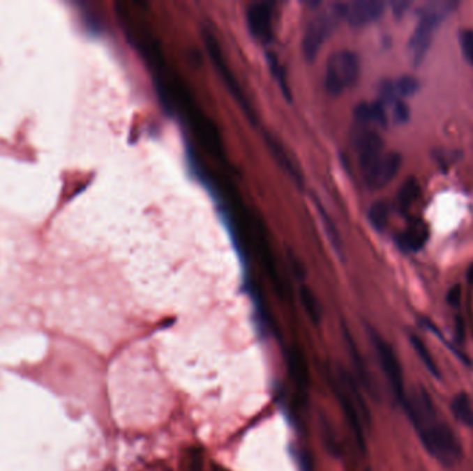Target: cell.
Wrapping results in <instances>:
<instances>
[{
  "label": "cell",
  "instance_id": "cell-1",
  "mask_svg": "<svg viewBox=\"0 0 473 471\" xmlns=\"http://www.w3.org/2000/svg\"><path fill=\"white\" fill-rule=\"evenodd\" d=\"M408 413L426 451L442 465L453 468L463 459L461 445L450 426L437 419L432 399L425 390L404 398L401 403Z\"/></svg>",
  "mask_w": 473,
  "mask_h": 471
},
{
  "label": "cell",
  "instance_id": "cell-2",
  "mask_svg": "<svg viewBox=\"0 0 473 471\" xmlns=\"http://www.w3.org/2000/svg\"><path fill=\"white\" fill-rule=\"evenodd\" d=\"M456 7L457 3L453 0H433L421 8L419 22L416 24V28L414 29V33L408 42L415 65L423 60L437 26L447 15L454 11Z\"/></svg>",
  "mask_w": 473,
  "mask_h": 471
},
{
  "label": "cell",
  "instance_id": "cell-3",
  "mask_svg": "<svg viewBox=\"0 0 473 471\" xmlns=\"http://www.w3.org/2000/svg\"><path fill=\"white\" fill-rule=\"evenodd\" d=\"M345 14L346 3H332L308 24L302 39V53L308 61H313L318 56L322 45L332 35L339 21L345 20Z\"/></svg>",
  "mask_w": 473,
  "mask_h": 471
},
{
  "label": "cell",
  "instance_id": "cell-4",
  "mask_svg": "<svg viewBox=\"0 0 473 471\" xmlns=\"http://www.w3.org/2000/svg\"><path fill=\"white\" fill-rule=\"evenodd\" d=\"M360 77L359 56L349 50H340L329 56L325 65L324 87L329 95L338 97L353 87Z\"/></svg>",
  "mask_w": 473,
  "mask_h": 471
},
{
  "label": "cell",
  "instance_id": "cell-5",
  "mask_svg": "<svg viewBox=\"0 0 473 471\" xmlns=\"http://www.w3.org/2000/svg\"><path fill=\"white\" fill-rule=\"evenodd\" d=\"M371 341L375 347V351L380 358V364L382 366V371L386 376V380L391 386V390L393 393L394 398L403 403L405 393H404V383H403V373L398 364V360L394 354L392 347L375 332H371Z\"/></svg>",
  "mask_w": 473,
  "mask_h": 471
},
{
  "label": "cell",
  "instance_id": "cell-6",
  "mask_svg": "<svg viewBox=\"0 0 473 471\" xmlns=\"http://www.w3.org/2000/svg\"><path fill=\"white\" fill-rule=\"evenodd\" d=\"M204 40H205L207 49H208V52H209V56H211V59H212V61H213V64H215L218 72L220 74V77L223 79V82L226 83L227 88H229L230 93L234 95V98L239 102V105L242 107V109L246 112V115H248L252 121H255V114H253L252 108L249 107L248 101L245 100L243 91L241 90V86L238 84L236 79L234 78V75H233V72H232L229 64L226 63V60H225V57H223V53H222V49H220V46H219L216 38H215L212 33H209V32H204Z\"/></svg>",
  "mask_w": 473,
  "mask_h": 471
},
{
  "label": "cell",
  "instance_id": "cell-7",
  "mask_svg": "<svg viewBox=\"0 0 473 471\" xmlns=\"http://www.w3.org/2000/svg\"><path fill=\"white\" fill-rule=\"evenodd\" d=\"M352 141L359 154L360 167L366 174L384 155V140L377 132L357 126L353 132Z\"/></svg>",
  "mask_w": 473,
  "mask_h": 471
},
{
  "label": "cell",
  "instance_id": "cell-8",
  "mask_svg": "<svg viewBox=\"0 0 473 471\" xmlns=\"http://www.w3.org/2000/svg\"><path fill=\"white\" fill-rule=\"evenodd\" d=\"M385 7L386 4L381 0H356L346 3L345 20L354 28H363L378 21L384 14Z\"/></svg>",
  "mask_w": 473,
  "mask_h": 471
},
{
  "label": "cell",
  "instance_id": "cell-9",
  "mask_svg": "<svg viewBox=\"0 0 473 471\" xmlns=\"http://www.w3.org/2000/svg\"><path fill=\"white\" fill-rule=\"evenodd\" d=\"M248 28L252 36L262 43H269L273 36V11L267 3H252L246 10Z\"/></svg>",
  "mask_w": 473,
  "mask_h": 471
},
{
  "label": "cell",
  "instance_id": "cell-10",
  "mask_svg": "<svg viewBox=\"0 0 473 471\" xmlns=\"http://www.w3.org/2000/svg\"><path fill=\"white\" fill-rule=\"evenodd\" d=\"M401 166V157L396 153L384 154L378 162L364 174V180L368 188L381 190L386 187L398 173Z\"/></svg>",
  "mask_w": 473,
  "mask_h": 471
},
{
  "label": "cell",
  "instance_id": "cell-11",
  "mask_svg": "<svg viewBox=\"0 0 473 471\" xmlns=\"http://www.w3.org/2000/svg\"><path fill=\"white\" fill-rule=\"evenodd\" d=\"M333 392L336 398L340 402V406L343 409V413L347 419V423L356 437V441L360 447L361 451H366V440H364V433H363V427H361V422L359 417V412L356 405L353 403V399L349 394L346 393V390L338 385H333Z\"/></svg>",
  "mask_w": 473,
  "mask_h": 471
},
{
  "label": "cell",
  "instance_id": "cell-12",
  "mask_svg": "<svg viewBox=\"0 0 473 471\" xmlns=\"http://www.w3.org/2000/svg\"><path fill=\"white\" fill-rule=\"evenodd\" d=\"M429 239V229L422 220H414L397 236L398 246L405 252H416L425 246Z\"/></svg>",
  "mask_w": 473,
  "mask_h": 471
},
{
  "label": "cell",
  "instance_id": "cell-13",
  "mask_svg": "<svg viewBox=\"0 0 473 471\" xmlns=\"http://www.w3.org/2000/svg\"><path fill=\"white\" fill-rule=\"evenodd\" d=\"M287 362H288V368L291 372V376L294 379V382L296 383V386L301 390H306L308 385H309V373H308V368H306V362L303 360V355L301 354V351H298L295 347L290 348L288 354H287Z\"/></svg>",
  "mask_w": 473,
  "mask_h": 471
},
{
  "label": "cell",
  "instance_id": "cell-14",
  "mask_svg": "<svg viewBox=\"0 0 473 471\" xmlns=\"http://www.w3.org/2000/svg\"><path fill=\"white\" fill-rule=\"evenodd\" d=\"M454 416L467 427H473V408L471 398L467 393L457 394L451 402Z\"/></svg>",
  "mask_w": 473,
  "mask_h": 471
},
{
  "label": "cell",
  "instance_id": "cell-15",
  "mask_svg": "<svg viewBox=\"0 0 473 471\" xmlns=\"http://www.w3.org/2000/svg\"><path fill=\"white\" fill-rule=\"evenodd\" d=\"M418 196H419V184H418V181L415 178H412V177L407 178L401 184V187H400V190L397 192L398 208L401 210H408L414 205V202L418 199Z\"/></svg>",
  "mask_w": 473,
  "mask_h": 471
},
{
  "label": "cell",
  "instance_id": "cell-16",
  "mask_svg": "<svg viewBox=\"0 0 473 471\" xmlns=\"http://www.w3.org/2000/svg\"><path fill=\"white\" fill-rule=\"evenodd\" d=\"M267 146L270 148V151L273 153L274 157L278 160V163L292 176L294 180H296L299 184L302 183V177L299 170L295 167V164L292 163L291 157H288V154L285 153V150L283 148V146H280V143H277L273 137L267 139Z\"/></svg>",
  "mask_w": 473,
  "mask_h": 471
},
{
  "label": "cell",
  "instance_id": "cell-17",
  "mask_svg": "<svg viewBox=\"0 0 473 471\" xmlns=\"http://www.w3.org/2000/svg\"><path fill=\"white\" fill-rule=\"evenodd\" d=\"M389 216H391V208H389L388 202H385V201H378V202L373 203V206L370 208V212H368L370 223L378 231H384L386 229L388 222H389Z\"/></svg>",
  "mask_w": 473,
  "mask_h": 471
},
{
  "label": "cell",
  "instance_id": "cell-18",
  "mask_svg": "<svg viewBox=\"0 0 473 471\" xmlns=\"http://www.w3.org/2000/svg\"><path fill=\"white\" fill-rule=\"evenodd\" d=\"M410 341H411V344H412L414 351L418 354L419 360L423 362V365L428 368V371H429L432 375H435L436 378H440L437 365L435 364V361H433L432 355H430L428 347L425 346V343H423L418 336H415V334H411V336H410Z\"/></svg>",
  "mask_w": 473,
  "mask_h": 471
},
{
  "label": "cell",
  "instance_id": "cell-19",
  "mask_svg": "<svg viewBox=\"0 0 473 471\" xmlns=\"http://www.w3.org/2000/svg\"><path fill=\"white\" fill-rule=\"evenodd\" d=\"M392 86H393L396 98L410 97V95L415 94L419 88L418 80L412 78V77H403V78H398L397 80H392Z\"/></svg>",
  "mask_w": 473,
  "mask_h": 471
},
{
  "label": "cell",
  "instance_id": "cell-20",
  "mask_svg": "<svg viewBox=\"0 0 473 471\" xmlns=\"http://www.w3.org/2000/svg\"><path fill=\"white\" fill-rule=\"evenodd\" d=\"M301 299H302V304H303L306 313L313 321L317 322L320 319V307H318V303H317L312 291L309 288H302L301 289Z\"/></svg>",
  "mask_w": 473,
  "mask_h": 471
},
{
  "label": "cell",
  "instance_id": "cell-21",
  "mask_svg": "<svg viewBox=\"0 0 473 471\" xmlns=\"http://www.w3.org/2000/svg\"><path fill=\"white\" fill-rule=\"evenodd\" d=\"M460 45L464 57L473 65V31L465 29L460 33Z\"/></svg>",
  "mask_w": 473,
  "mask_h": 471
},
{
  "label": "cell",
  "instance_id": "cell-22",
  "mask_svg": "<svg viewBox=\"0 0 473 471\" xmlns=\"http://www.w3.org/2000/svg\"><path fill=\"white\" fill-rule=\"evenodd\" d=\"M392 105V118L396 123H405L410 119V108L403 100H394Z\"/></svg>",
  "mask_w": 473,
  "mask_h": 471
},
{
  "label": "cell",
  "instance_id": "cell-23",
  "mask_svg": "<svg viewBox=\"0 0 473 471\" xmlns=\"http://www.w3.org/2000/svg\"><path fill=\"white\" fill-rule=\"evenodd\" d=\"M447 302L451 306H458L460 304V302H461V288L458 285L450 289V292L447 295Z\"/></svg>",
  "mask_w": 473,
  "mask_h": 471
},
{
  "label": "cell",
  "instance_id": "cell-24",
  "mask_svg": "<svg viewBox=\"0 0 473 471\" xmlns=\"http://www.w3.org/2000/svg\"><path fill=\"white\" fill-rule=\"evenodd\" d=\"M410 7V3L408 1H393L392 3V8H393V14L396 17H401L405 10Z\"/></svg>",
  "mask_w": 473,
  "mask_h": 471
},
{
  "label": "cell",
  "instance_id": "cell-25",
  "mask_svg": "<svg viewBox=\"0 0 473 471\" xmlns=\"http://www.w3.org/2000/svg\"><path fill=\"white\" fill-rule=\"evenodd\" d=\"M301 463H302V471H312V462L308 455L303 454L301 456Z\"/></svg>",
  "mask_w": 473,
  "mask_h": 471
},
{
  "label": "cell",
  "instance_id": "cell-26",
  "mask_svg": "<svg viewBox=\"0 0 473 471\" xmlns=\"http://www.w3.org/2000/svg\"><path fill=\"white\" fill-rule=\"evenodd\" d=\"M457 330H458V340H463L464 337V323L461 319L457 321Z\"/></svg>",
  "mask_w": 473,
  "mask_h": 471
},
{
  "label": "cell",
  "instance_id": "cell-27",
  "mask_svg": "<svg viewBox=\"0 0 473 471\" xmlns=\"http://www.w3.org/2000/svg\"><path fill=\"white\" fill-rule=\"evenodd\" d=\"M468 279L471 281L473 284V264L471 265V268H470V271H468Z\"/></svg>",
  "mask_w": 473,
  "mask_h": 471
}]
</instances>
